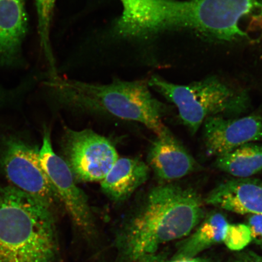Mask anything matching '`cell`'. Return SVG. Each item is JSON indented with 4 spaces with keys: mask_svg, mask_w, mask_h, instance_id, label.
Masks as SVG:
<instances>
[{
    "mask_svg": "<svg viewBox=\"0 0 262 262\" xmlns=\"http://www.w3.org/2000/svg\"><path fill=\"white\" fill-rule=\"evenodd\" d=\"M206 154L216 157L224 155L245 144L262 140V116L208 118L202 124Z\"/></svg>",
    "mask_w": 262,
    "mask_h": 262,
    "instance_id": "9c48e42d",
    "label": "cell"
},
{
    "mask_svg": "<svg viewBox=\"0 0 262 262\" xmlns=\"http://www.w3.org/2000/svg\"><path fill=\"white\" fill-rule=\"evenodd\" d=\"M61 152L77 183L101 182L119 158L112 142L90 129H66Z\"/></svg>",
    "mask_w": 262,
    "mask_h": 262,
    "instance_id": "52a82bcc",
    "label": "cell"
},
{
    "mask_svg": "<svg viewBox=\"0 0 262 262\" xmlns=\"http://www.w3.org/2000/svg\"><path fill=\"white\" fill-rule=\"evenodd\" d=\"M28 29L26 0H0V68L24 64L23 44Z\"/></svg>",
    "mask_w": 262,
    "mask_h": 262,
    "instance_id": "8fae6325",
    "label": "cell"
},
{
    "mask_svg": "<svg viewBox=\"0 0 262 262\" xmlns=\"http://www.w3.org/2000/svg\"><path fill=\"white\" fill-rule=\"evenodd\" d=\"M54 210L26 195L0 208V262H58Z\"/></svg>",
    "mask_w": 262,
    "mask_h": 262,
    "instance_id": "3957f363",
    "label": "cell"
},
{
    "mask_svg": "<svg viewBox=\"0 0 262 262\" xmlns=\"http://www.w3.org/2000/svg\"><path fill=\"white\" fill-rule=\"evenodd\" d=\"M48 84L60 102L74 110L138 122L156 135L165 126V106L150 93L146 81L101 84L58 77Z\"/></svg>",
    "mask_w": 262,
    "mask_h": 262,
    "instance_id": "7a4b0ae2",
    "label": "cell"
},
{
    "mask_svg": "<svg viewBox=\"0 0 262 262\" xmlns=\"http://www.w3.org/2000/svg\"><path fill=\"white\" fill-rule=\"evenodd\" d=\"M204 202L237 214L262 215V182L251 178L226 180L208 193Z\"/></svg>",
    "mask_w": 262,
    "mask_h": 262,
    "instance_id": "7c38bea8",
    "label": "cell"
},
{
    "mask_svg": "<svg viewBox=\"0 0 262 262\" xmlns=\"http://www.w3.org/2000/svg\"><path fill=\"white\" fill-rule=\"evenodd\" d=\"M244 262H262V255L257 254L253 251H247L238 255Z\"/></svg>",
    "mask_w": 262,
    "mask_h": 262,
    "instance_id": "d6986e66",
    "label": "cell"
},
{
    "mask_svg": "<svg viewBox=\"0 0 262 262\" xmlns=\"http://www.w3.org/2000/svg\"><path fill=\"white\" fill-rule=\"evenodd\" d=\"M216 168L235 178H250L262 171V145L245 144L216 157Z\"/></svg>",
    "mask_w": 262,
    "mask_h": 262,
    "instance_id": "9a60e30c",
    "label": "cell"
},
{
    "mask_svg": "<svg viewBox=\"0 0 262 262\" xmlns=\"http://www.w3.org/2000/svg\"><path fill=\"white\" fill-rule=\"evenodd\" d=\"M228 224L227 219L222 213H210L194 233L180 242L172 259L195 257L202 251L221 243Z\"/></svg>",
    "mask_w": 262,
    "mask_h": 262,
    "instance_id": "5bb4252c",
    "label": "cell"
},
{
    "mask_svg": "<svg viewBox=\"0 0 262 262\" xmlns=\"http://www.w3.org/2000/svg\"><path fill=\"white\" fill-rule=\"evenodd\" d=\"M56 0H35L40 47L47 60L50 78H56V64L51 42V26Z\"/></svg>",
    "mask_w": 262,
    "mask_h": 262,
    "instance_id": "2e32d148",
    "label": "cell"
},
{
    "mask_svg": "<svg viewBox=\"0 0 262 262\" xmlns=\"http://www.w3.org/2000/svg\"><path fill=\"white\" fill-rule=\"evenodd\" d=\"M40 159L60 204L63 206L74 225L83 233L93 234L96 223L89 200L86 193L78 187L64 160L52 148L51 131L48 128L44 130Z\"/></svg>",
    "mask_w": 262,
    "mask_h": 262,
    "instance_id": "ba28073f",
    "label": "cell"
},
{
    "mask_svg": "<svg viewBox=\"0 0 262 262\" xmlns=\"http://www.w3.org/2000/svg\"><path fill=\"white\" fill-rule=\"evenodd\" d=\"M165 262H213L209 258L193 257L188 258H180V259H171Z\"/></svg>",
    "mask_w": 262,
    "mask_h": 262,
    "instance_id": "ffe728a7",
    "label": "cell"
},
{
    "mask_svg": "<svg viewBox=\"0 0 262 262\" xmlns=\"http://www.w3.org/2000/svg\"><path fill=\"white\" fill-rule=\"evenodd\" d=\"M147 82L150 88L174 104L180 120L192 135L208 118L240 115L250 103L244 91L235 89L217 78L182 85L155 75Z\"/></svg>",
    "mask_w": 262,
    "mask_h": 262,
    "instance_id": "277c9868",
    "label": "cell"
},
{
    "mask_svg": "<svg viewBox=\"0 0 262 262\" xmlns=\"http://www.w3.org/2000/svg\"><path fill=\"white\" fill-rule=\"evenodd\" d=\"M150 145L147 165L162 183H171L194 172V157L165 126Z\"/></svg>",
    "mask_w": 262,
    "mask_h": 262,
    "instance_id": "30bf717a",
    "label": "cell"
},
{
    "mask_svg": "<svg viewBox=\"0 0 262 262\" xmlns=\"http://www.w3.org/2000/svg\"><path fill=\"white\" fill-rule=\"evenodd\" d=\"M252 242L247 225L228 224L223 242L232 251H241Z\"/></svg>",
    "mask_w": 262,
    "mask_h": 262,
    "instance_id": "e0dca14e",
    "label": "cell"
},
{
    "mask_svg": "<svg viewBox=\"0 0 262 262\" xmlns=\"http://www.w3.org/2000/svg\"><path fill=\"white\" fill-rule=\"evenodd\" d=\"M123 12L114 25L120 37L147 40L163 32L194 31L196 11L192 0H120Z\"/></svg>",
    "mask_w": 262,
    "mask_h": 262,
    "instance_id": "8992f818",
    "label": "cell"
},
{
    "mask_svg": "<svg viewBox=\"0 0 262 262\" xmlns=\"http://www.w3.org/2000/svg\"><path fill=\"white\" fill-rule=\"evenodd\" d=\"M204 203L195 189L173 182L141 195L120 238L124 262H150L161 246L188 236L204 219Z\"/></svg>",
    "mask_w": 262,
    "mask_h": 262,
    "instance_id": "6da1fadb",
    "label": "cell"
},
{
    "mask_svg": "<svg viewBox=\"0 0 262 262\" xmlns=\"http://www.w3.org/2000/svg\"><path fill=\"white\" fill-rule=\"evenodd\" d=\"M234 262H244L243 260L241 259V258L238 257L236 259H235Z\"/></svg>",
    "mask_w": 262,
    "mask_h": 262,
    "instance_id": "44dd1931",
    "label": "cell"
},
{
    "mask_svg": "<svg viewBox=\"0 0 262 262\" xmlns=\"http://www.w3.org/2000/svg\"><path fill=\"white\" fill-rule=\"evenodd\" d=\"M40 148L25 129L0 124V176L54 210L60 202L42 168Z\"/></svg>",
    "mask_w": 262,
    "mask_h": 262,
    "instance_id": "5b68a950",
    "label": "cell"
},
{
    "mask_svg": "<svg viewBox=\"0 0 262 262\" xmlns=\"http://www.w3.org/2000/svg\"><path fill=\"white\" fill-rule=\"evenodd\" d=\"M150 169L139 158H119L101 181V191L111 201L128 200L148 180Z\"/></svg>",
    "mask_w": 262,
    "mask_h": 262,
    "instance_id": "4fadbf2b",
    "label": "cell"
},
{
    "mask_svg": "<svg viewBox=\"0 0 262 262\" xmlns=\"http://www.w3.org/2000/svg\"><path fill=\"white\" fill-rule=\"evenodd\" d=\"M252 241L262 247V215L252 214L248 219Z\"/></svg>",
    "mask_w": 262,
    "mask_h": 262,
    "instance_id": "ac0fdd59",
    "label": "cell"
}]
</instances>
